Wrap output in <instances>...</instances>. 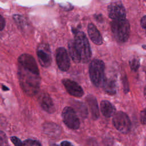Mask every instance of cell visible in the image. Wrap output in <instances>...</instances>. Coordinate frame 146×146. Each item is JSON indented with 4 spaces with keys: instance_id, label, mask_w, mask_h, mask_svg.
Listing matches in <instances>:
<instances>
[{
    "instance_id": "cb8c5ba5",
    "label": "cell",
    "mask_w": 146,
    "mask_h": 146,
    "mask_svg": "<svg viewBox=\"0 0 146 146\" xmlns=\"http://www.w3.org/2000/svg\"><path fill=\"white\" fill-rule=\"evenodd\" d=\"M140 24L143 29L145 30L146 34V16H144L143 17H142L140 21Z\"/></svg>"
},
{
    "instance_id": "603a6c76",
    "label": "cell",
    "mask_w": 146,
    "mask_h": 146,
    "mask_svg": "<svg viewBox=\"0 0 146 146\" xmlns=\"http://www.w3.org/2000/svg\"><path fill=\"white\" fill-rule=\"evenodd\" d=\"M10 140L15 145H23V143L16 136H11L10 137Z\"/></svg>"
},
{
    "instance_id": "2e32d148",
    "label": "cell",
    "mask_w": 146,
    "mask_h": 146,
    "mask_svg": "<svg viewBox=\"0 0 146 146\" xmlns=\"http://www.w3.org/2000/svg\"><path fill=\"white\" fill-rule=\"evenodd\" d=\"M104 91L109 95H113L116 92V84L112 78H105L102 86Z\"/></svg>"
},
{
    "instance_id": "484cf974",
    "label": "cell",
    "mask_w": 146,
    "mask_h": 146,
    "mask_svg": "<svg viewBox=\"0 0 146 146\" xmlns=\"http://www.w3.org/2000/svg\"><path fill=\"white\" fill-rule=\"evenodd\" d=\"M124 80H123V84H124V90L125 92H128L129 91V87H128V82L127 80V78L126 77H124Z\"/></svg>"
},
{
    "instance_id": "7402d4cb",
    "label": "cell",
    "mask_w": 146,
    "mask_h": 146,
    "mask_svg": "<svg viewBox=\"0 0 146 146\" xmlns=\"http://www.w3.org/2000/svg\"><path fill=\"white\" fill-rule=\"evenodd\" d=\"M140 121L143 124L146 125V108L143 109L140 112Z\"/></svg>"
},
{
    "instance_id": "ac0fdd59",
    "label": "cell",
    "mask_w": 146,
    "mask_h": 146,
    "mask_svg": "<svg viewBox=\"0 0 146 146\" xmlns=\"http://www.w3.org/2000/svg\"><path fill=\"white\" fill-rule=\"evenodd\" d=\"M13 19L15 22L17 23L18 26L22 29H24L26 26H27V24L25 19L19 15H13Z\"/></svg>"
},
{
    "instance_id": "4fadbf2b",
    "label": "cell",
    "mask_w": 146,
    "mask_h": 146,
    "mask_svg": "<svg viewBox=\"0 0 146 146\" xmlns=\"http://www.w3.org/2000/svg\"><path fill=\"white\" fill-rule=\"evenodd\" d=\"M43 128L44 132L48 136L52 137H57L61 133V128L60 126L54 123H45Z\"/></svg>"
},
{
    "instance_id": "ba28073f",
    "label": "cell",
    "mask_w": 146,
    "mask_h": 146,
    "mask_svg": "<svg viewBox=\"0 0 146 146\" xmlns=\"http://www.w3.org/2000/svg\"><path fill=\"white\" fill-rule=\"evenodd\" d=\"M56 62L59 68L62 71H67L70 66V60L67 50L64 47H59L55 53Z\"/></svg>"
},
{
    "instance_id": "ffe728a7",
    "label": "cell",
    "mask_w": 146,
    "mask_h": 146,
    "mask_svg": "<svg viewBox=\"0 0 146 146\" xmlns=\"http://www.w3.org/2000/svg\"><path fill=\"white\" fill-rule=\"evenodd\" d=\"M23 145L27 146H38L41 145V144L37 140H34L32 139H27L23 142Z\"/></svg>"
},
{
    "instance_id": "f1b7e54d",
    "label": "cell",
    "mask_w": 146,
    "mask_h": 146,
    "mask_svg": "<svg viewBox=\"0 0 146 146\" xmlns=\"http://www.w3.org/2000/svg\"><path fill=\"white\" fill-rule=\"evenodd\" d=\"M144 95L145 96V98H146V85L144 87Z\"/></svg>"
},
{
    "instance_id": "44dd1931",
    "label": "cell",
    "mask_w": 146,
    "mask_h": 146,
    "mask_svg": "<svg viewBox=\"0 0 146 146\" xmlns=\"http://www.w3.org/2000/svg\"><path fill=\"white\" fill-rule=\"evenodd\" d=\"M7 144V137L5 133L0 131V145H4Z\"/></svg>"
},
{
    "instance_id": "52a82bcc",
    "label": "cell",
    "mask_w": 146,
    "mask_h": 146,
    "mask_svg": "<svg viewBox=\"0 0 146 146\" xmlns=\"http://www.w3.org/2000/svg\"><path fill=\"white\" fill-rule=\"evenodd\" d=\"M36 54L38 59L43 67H49L52 62L51 51L49 46L46 43H40L37 48Z\"/></svg>"
},
{
    "instance_id": "277c9868",
    "label": "cell",
    "mask_w": 146,
    "mask_h": 146,
    "mask_svg": "<svg viewBox=\"0 0 146 146\" xmlns=\"http://www.w3.org/2000/svg\"><path fill=\"white\" fill-rule=\"evenodd\" d=\"M105 65L98 59H93L89 66V75L92 83L98 87H102L105 79Z\"/></svg>"
},
{
    "instance_id": "3957f363",
    "label": "cell",
    "mask_w": 146,
    "mask_h": 146,
    "mask_svg": "<svg viewBox=\"0 0 146 146\" xmlns=\"http://www.w3.org/2000/svg\"><path fill=\"white\" fill-rule=\"evenodd\" d=\"M110 25L115 39L120 43L125 42L130 34V25L128 20L125 18L113 20Z\"/></svg>"
},
{
    "instance_id": "83f0119b",
    "label": "cell",
    "mask_w": 146,
    "mask_h": 146,
    "mask_svg": "<svg viewBox=\"0 0 146 146\" xmlns=\"http://www.w3.org/2000/svg\"><path fill=\"white\" fill-rule=\"evenodd\" d=\"M2 89H3V90H5V91H7V90H9V88L6 87V86H2Z\"/></svg>"
},
{
    "instance_id": "5bb4252c",
    "label": "cell",
    "mask_w": 146,
    "mask_h": 146,
    "mask_svg": "<svg viewBox=\"0 0 146 146\" xmlns=\"http://www.w3.org/2000/svg\"><path fill=\"white\" fill-rule=\"evenodd\" d=\"M100 111L105 117H110L115 113L116 108L109 101L104 100L100 102Z\"/></svg>"
},
{
    "instance_id": "7a4b0ae2",
    "label": "cell",
    "mask_w": 146,
    "mask_h": 146,
    "mask_svg": "<svg viewBox=\"0 0 146 146\" xmlns=\"http://www.w3.org/2000/svg\"><path fill=\"white\" fill-rule=\"evenodd\" d=\"M74 34V44L80 54L81 62L87 63L91 58V50L88 40L83 31H75Z\"/></svg>"
},
{
    "instance_id": "9a60e30c",
    "label": "cell",
    "mask_w": 146,
    "mask_h": 146,
    "mask_svg": "<svg viewBox=\"0 0 146 146\" xmlns=\"http://www.w3.org/2000/svg\"><path fill=\"white\" fill-rule=\"evenodd\" d=\"M86 100L88 104L89 105L92 118L94 119H97L99 117V111L96 98L93 95H90L87 96Z\"/></svg>"
},
{
    "instance_id": "5b68a950",
    "label": "cell",
    "mask_w": 146,
    "mask_h": 146,
    "mask_svg": "<svg viewBox=\"0 0 146 146\" xmlns=\"http://www.w3.org/2000/svg\"><path fill=\"white\" fill-rule=\"evenodd\" d=\"M112 123L115 128L121 133H127L131 129L130 119L128 116L123 111H118L114 113Z\"/></svg>"
},
{
    "instance_id": "8fae6325",
    "label": "cell",
    "mask_w": 146,
    "mask_h": 146,
    "mask_svg": "<svg viewBox=\"0 0 146 146\" xmlns=\"http://www.w3.org/2000/svg\"><path fill=\"white\" fill-rule=\"evenodd\" d=\"M38 101L43 110L48 113L55 111V107L50 96L46 92H43L39 94Z\"/></svg>"
},
{
    "instance_id": "e0dca14e",
    "label": "cell",
    "mask_w": 146,
    "mask_h": 146,
    "mask_svg": "<svg viewBox=\"0 0 146 146\" xmlns=\"http://www.w3.org/2000/svg\"><path fill=\"white\" fill-rule=\"evenodd\" d=\"M68 48L70 55L71 57L72 60L75 63H79L81 62V58L80 54L77 50L75 44L74 39L70 40L68 43Z\"/></svg>"
},
{
    "instance_id": "d6986e66",
    "label": "cell",
    "mask_w": 146,
    "mask_h": 146,
    "mask_svg": "<svg viewBox=\"0 0 146 146\" xmlns=\"http://www.w3.org/2000/svg\"><path fill=\"white\" fill-rule=\"evenodd\" d=\"M129 66L131 67V69L133 71H136L140 67L139 59L136 58H134L131 60H129Z\"/></svg>"
},
{
    "instance_id": "4316f807",
    "label": "cell",
    "mask_w": 146,
    "mask_h": 146,
    "mask_svg": "<svg viewBox=\"0 0 146 146\" xmlns=\"http://www.w3.org/2000/svg\"><path fill=\"white\" fill-rule=\"evenodd\" d=\"M60 145H63V146H69V145H72V144L71 143H70L69 141H64L61 143Z\"/></svg>"
},
{
    "instance_id": "6da1fadb",
    "label": "cell",
    "mask_w": 146,
    "mask_h": 146,
    "mask_svg": "<svg viewBox=\"0 0 146 146\" xmlns=\"http://www.w3.org/2000/svg\"><path fill=\"white\" fill-rule=\"evenodd\" d=\"M18 75L23 91L29 96L35 95L39 89L40 74L34 58L23 54L18 59Z\"/></svg>"
},
{
    "instance_id": "9c48e42d",
    "label": "cell",
    "mask_w": 146,
    "mask_h": 146,
    "mask_svg": "<svg viewBox=\"0 0 146 146\" xmlns=\"http://www.w3.org/2000/svg\"><path fill=\"white\" fill-rule=\"evenodd\" d=\"M109 17L112 20L124 19L126 17L125 10L120 2H113L107 9Z\"/></svg>"
},
{
    "instance_id": "30bf717a",
    "label": "cell",
    "mask_w": 146,
    "mask_h": 146,
    "mask_svg": "<svg viewBox=\"0 0 146 146\" xmlns=\"http://www.w3.org/2000/svg\"><path fill=\"white\" fill-rule=\"evenodd\" d=\"M62 83L69 94L77 98H80L84 95L83 90L76 82L68 79L62 80Z\"/></svg>"
},
{
    "instance_id": "8992f818",
    "label": "cell",
    "mask_w": 146,
    "mask_h": 146,
    "mask_svg": "<svg viewBox=\"0 0 146 146\" xmlns=\"http://www.w3.org/2000/svg\"><path fill=\"white\" fill-rule=\"evenodd\" d=\"M62 117L63 121L69 128L77 129L79 128L80 121L79 117L72 107H64L62 112Z\"/></svg>"
},
{
    "instance_id": "7c38bea8",
    "label": "cell",
    "mask_w": 146,
    "mask_h": 146,
    "mask_svg": "<svg viewBox=\"0 0 146 146\" xmlns=\"http://www.w3.org/2000/svg\"><path fill=\"white\" fill-rule=\"evenodd\" d=\"M87 32L90 38L94 43L96 45H101L103 43L102 35L94 24H88L87 27Z\"/></svg>"
},
{
    "instance_id": "d4e9b609",
    "label": "cell",
    "mask_w": 146,
    "mask_h": 146,
    "mask_svg": "<svg viewBox=\"0 0 146 146\" xmlns=\"http://www.w3.org/2000/svg\"><path fill=\"white\" fill-rule=\"evenodd\" d=\"M5 26V21L3 17L0 14V31L2 30Z\"/></svg>"
}]
</instances>
